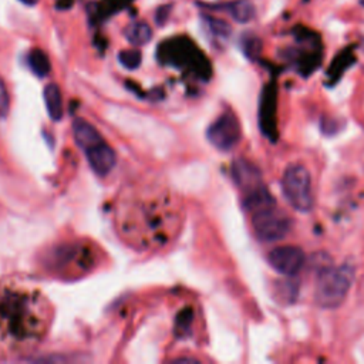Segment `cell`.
Segmentation results:
<instances>
[{"instance_id":"7","label":"cell","mask_w":364,"mask_h":364,"mask_svg":"<svg viewBox=\"0 0 364 364\" xmlns=\"http://www.w3.org/2000/svg\"><path fill=\"white\" fill-rule=\"evenodd\" d=\"M240 124L233 112L220 114L208 128V139L209 142L220 149L230 151L240 141Z\"/></svg>"},{"instance_id":"2","label":"cell","mask_w":364,"mask_h":364,"mask_svg":"<svg viewBox=\"0 0 364 364\" xmlns=\"http://www.w3.org/2000/svg\"><path fill=\"white\" fill-rule=\"evenodd\" d=\"M53 309L46 296L23 283H0V358L33 351L46 337Z\"/></svg>"},{"instance_id":"9","label":"cell","mask_w":364,"mask_h":364,"mask_svg":"<svg viewBox=\"0 0 364 364\" xmlns=\"http://www.w3.org/2000/svg\"><path fill=\"white\" fill-rule=\"evenodd\" d=\"M84 154L88 159V164H90L91 169L100 176L107 175L114 168V165L117 162V156H115L114 149L105 141H102V142L94 145L92 148L84 151Z\"/></svg>"},{"instance_id":"8","label":"cell","mask_w":364,"mask_h":364,"mask_svg":"<svg viewBox=\"0 0 364 364\" xmlns=\"http://www.w3.org/2000/svg\"><path fill=\"white\" fill-rule=\"evenodd\" d=\"M267 262L277 273L293 277L300 273L307 259L299 246L284 245L270 250L267 255Z\"/></svg>"},{"instance_id":"17","label":"cell","mask_w":364,"mask_h":364,"mask_svg":"<svg viewBox=\"0 0 364 364\" xmlns=\"http://www.w3.org/2000/svg\"><path fill=\"white\" fill-rule=\"evenodd\" d=\"M205 23H206V27H208V30L210 31V34L213 37L225 40V38H228L230 36V26L225 20L206 16L205 17Z\"/></svg>"},{"instance_id":"11","label":"cell","mask_w":364,"mask_h":364,"mask_svg":"<svg viewBox=\"0 0 364 364\" xmlns=\"http://www.w3.org/2000/svg\"><path fill=\"white\" fill-rule=\"evenodd\" d=\"M73 132H74V138H75L77 145L82 151H87V149L92 148L94 145H97V144L104 141L101 134L88 121H85L82 118L74 119V122H73Z\"/></svg>"},{"instance_id":"4","label":"cell","mask_w":364,"mask_h":364,"mask_svg":"<svg viewBox=\"0 0 364 364\" xmlns=\"http://www.w3.org/2000/svg\"><path fill=\"white\" fill-rule=\"evenodd\" d=\"M95 260V252L87 243H64L50 252L47 266L61 277H77L90 272Z\"/></svg>"},{"instance_id":"19","label":"cell","mask_w":364,"mask_h":364,"mask_svg":"<svg viewBox=\"0 0 364 364\" xmlns=\"http://www.w3.org/2000/svg\"><path fill=\"white\" fill-rule=\"evenodd\" d=\"M10 108V97L4 81L0 77V117H6Z\"/></svg>"},{"instance_id":"13","label":"cell","mask_w":364,"mask_h":364,"mask_svg":"<svg viewBox=\"0 0 364 364\" xmlns=\"http://www.w3.org/2000/svg\"><path fill=\"white\" fill-rule=\"evenodd\" d=\"M124 34L129 44L138 47L149 43L152 37V30H151V26L145 21H134L127 26Z\"/></svg>"},{"instance_id":"12","label":"cell","mask_w":364,"mask_h":364,"mask_svg":"<svg viewBox=\"0 0 364 364\" xmlns=\"http://www.w3.org/2000/svg\"><path fill=\"white\" fill-rule=\"evenodd\" d=\"M273 205H274V199L263 183L246 191V195L243 199V206L250 213L264 209V208H269V206H273Z\"/></svg>"},{"instance_id":"5","label":"cell","mask_w":364,"mask_h":364,"mask_svg":"<svg viewBox=\"0 0 364 364\" xmlns=\"http://www.w3.org/2000/svg\"><path fill=\"white\" fill-rule=\"evenodd\" d=\"M282 191L287 203L299 210L309 212L314 205L311 189V176L307 168L301 164L289 165L282 178Z\"/></svg>"},{"instance_id":"22","label":"cell","mask_w":364,"mask_h":364,"mask_svg":"<svg viewBox=\"0 0 364 364\" xmlns=\"http://www.w3.org/2000/svg\"><path fill=\"white\" fill-rule=\"evenodd\" d=\"M20 3H23L24 6H36L40 0H18Z\"/></svg>"},{"instance_id":"10","label":"cell","mask_w":364,"mask_h":364,"mask_svg":"<svg viewBox=\"0 0 364 364\" xmlns=\"http://www.w3.org/2000/svg\"><path fill=\"white\" fill-rule=\"evenodd\" d=\"M232 175L235 182L245 191L262 185V173L259 168L246 159H237L233 164Z\"/></svg>"},{"instance_id":"23","label":"cell","mask_w":364,"mask_h":364,"mask_svg":"<svg viewBox=\"0 0 364 364\" xmlns=\"http://www.w3.org/2000/svg\"><path fill=\"white\" fill-rule=\"evenodd\" d=\"M360 1V6L364 9V0H358Z\"/></svg>"},{"instance_id":"21","label":"cell","mask_w":364,"mask_h":364,"mask_svg":"<svg viewBox=\"0 0 364 364\" xmlns=\"http://www.w3.org/2000/svg\"><path fill=\"white\" fill-rule=\"evenodd\" d=\"M171 10L172 7L169 4H165V6H159L155 11V21L158 26H164L166 21H168V17L171 14Z\"/></svg>"},{"instance_id":"14","label":"cell","mask_w":364,"mask_h":364,"mask_svg":"<svg viewBox=\"0 0 364 364\" xmlns=\"http://www.w3.org/2000/svg\"><path fill=\"white\" fill-rule=\"evenodd\" d=\"M225 10L228 14L237 23H249L253 20L256 10L252 1L249 0H235L228 4H225Z\"/></svg>"},{"instance_id":"1","label":"cell","mask_w":364,"mask_h":364,"mask_svg":"<svg viewBox=\"0 0 364 364\" xmlns=\"http://www.w3.org/2000/svg\"><path fill=\"white\" fill-rule=\"evenodd\" d=\"M182 209L178 198L161 186H132L115 206L117 230L134 249L156 250L178 235Z\"/></svg>"},{"instance_id":"18","label":"cell","mask_w":364,"mask_h":364,"mask_svg":"<svg viewBox=\"0 0 364 364\" xmlns=\"http://www.w3.org/2000/svg\"><path fill=\"white\" fill-rule=\"evenodd\" d=\"M118 60L119 63L128 68V70H134L136 68L139 64H141V53L135 48H131V50H122L119 54H118Z\"/></svg>"},{"instance_id":"3","label":"cell","mask_w":364,"mask_h":364,"mask_svg":"<svg viewBox=\"0 0 364 364\" xmlns=\"http://www.w3.org/2000/svg\"><path fill=\"white\" fill-rule=\"evenodd\" d=\"M354 280V267L350 263L333 266L331 263L317 270L314 301L326 310L337 309L346 300Z\"/></svg>"},{"instance_id":"16","label":"cell","mask_w":364,"mask_h":364,"mask_svg":"<svg viewBox=\"0 0 364 364\" xmlns=\"http://www.w3.org/2000/svg\"><path fill=\"white\" fill-rule=\"evenodd\" d=\"M28 65L31 71L38 77H46L51 68L47 54L40 48H34L28 53Z\"/></svg>"},{"instance_id":"6","label":"cell","mask_w":364,"mask_h":364,"mask_svg":"<svg viewBox=\"0 0 364 364\" xmlns=\"http://www.w3.org/2000/svg\"><path fill=\"white\" fill-rule=\"evenodd\" d=\"M252 226L256 237L270 243L286 237L291 229V220L276 206H269L252 213Z\"/></svg>"},{"instance_id":"20","label":"cell","mask_w":364,"mask_h":364,"mask_svg":"<svg viewBox=\"0 0 364 364\" xmlns=\"http://www.w3.org/2000/svg\"><path fill=\"white\" fill-rule=\"evenodd\" d=\"M243 50L249 57H255V54H257L260 50L259 38L253 36H247L246 38H243Z\"/></svg>"},{"instance_id":"15","label":"cell","mask_w":364,"mask_h":364,"mask_svg":"<svg viewBox=\"0 0 364 364\" xmlns=\"http://www.w3.org/2000/svg\"><path fill=\"white\" fill-rule=\"evenodd\" d=\"M44 101H46V107L50 118L55 121L60 119L63 115V98L57 84L51 82L44 88Z\"/></svg>"}]
</instances>
